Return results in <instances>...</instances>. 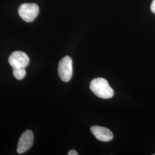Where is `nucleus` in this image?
I'll return each instance as SVG.
<instances>
[{"instance_id":"f03ea898","label":"nucleus","mask_w":155,"mask_h":155,"mask_svg":"<svg viewBox=\"0 0 155 155\" xmlns=\"http://www.w3.org/2000/svg\"><path fill=\"white\" fill-rule=\"evenodd\" d=\"M58 74L62 81L68 82L71 80L73 74V66L72 59L70 56H66L59 61Z\"/></svg>"},{"instance_id":"0eeeda50","label":"nucleus","mask_w":155,"mask_h":155,"mask_svg":"<svg viewBox=\"0 0 155 155\" xmlns=\"http://www.w3.org/2000/svg\"><path fill=\"white\" fill-rule=\"evenodd\" d=\"M13 74L18 80H21L26 75L25 68H13Z\"/></svg>"},{"instance_id":"9d476101","label":"nucleus","mask_w":155,"mask_h":155,"mask_svg":"<svg viewBox=\"0 0 155 155\" xmlns=\"http://www.w3.org/2000/svg\"><path fill=\"white\" fill-rule=\"evenodd\" d=\"M153 155H155V154H153Z\"/></svg>"},{"instance_id":"423d86ee","label":"nucleus","mask_w":155,"mask_h":155,"mask_svg":"<svg viewBox=\"0 0 155 155\" xmlns=\"http://www.w3.org/2000/svg\"><path fill=\"white\" fill-rule=\"evenodd\" d=\"M91 132L96 139L103 142H108L113 139V133L106 127L93 126L91 127Z\"/></svg>"},{"instance_id":"20e7f679","label":"nucleus","mask_w":155,"mask_h":155,"mask_svg":"<svg viewBox=\"0 0 155 155\" xmlns=\"http://www.w3.org/2000/svg\"><path fill=\"white\" fill-rule=\"evenodd\" d=\"M8 61L13 68H25L29 63V58L25 52L17 51L12 53Z\"/></svg>"},{"instance_id":"7ed1b4c3","label":"nucleus","mask_w":155,"mask_h":155,"mask_svg":"<svg viewBox=\"0 0 155 155\" xmlns=\"http://www.w3.org/2000/svg\"><path fill=\"white\" fill-rule=\"evenodd\" d=\"M18 12L23 20L32 22L39 14V8L36 4H22L20 6Z\"/></svg>"},{"instance_id":"1a4fd4ad","label":"nucleus","mask_w":155,"mask_h":155,"mask_svg":"<svg viewBox=\"0 0 155 155\" xmlns=\"http://www.w3.org/2000/svg\"><path fill=\"white\" fill-rule=\"evenodd\" d=\"M68 155H78V153L75 150H71L68 153Z\"/></svg>"},{"instance_id":"f257e3e1","label":"nucleus","mask_w":155,"mask_h":155,"mask_svg":"<svg viewBox=\"0 0 155 155\" xmlns=\"http://www.w3.org/2000/svg\"><path fill=\"white\" fill-rule=\"evenodd\" d=\"M90 88L95 95L101 98L109 99L114 95V91L108 82L102 78L94 79L90 84Z\"/></svg>"},{"instance_id":"6e6552de","label":"nucleus","mask_w":155,"mask_h":155,"mask_svg":"<svg viewBox=\"0 0 155 155\" xmlns=\"http://www.w3.org/2000/svg\"><path fill=\"white\" fill-rule=\"evenodd\" d=\"M150 9L151 11L155 14V0H153L151 5H150Z\"/></svg>"},{"instance_id":"39448f33","label":"nucleus","mask_w":155,"mask_h":155,"mask_svg":"<svg viewBox=\"0 0 155 155\" xmlns=\"http://www.w3.org/2000/svg\"><path fill=\"white\" fill-rule=\"evenodd\" d=\"M33 132L30 130H25L19 139L17 148V153L22 154L28 151L33 145Z\"/></svg>"}]
</instances>
